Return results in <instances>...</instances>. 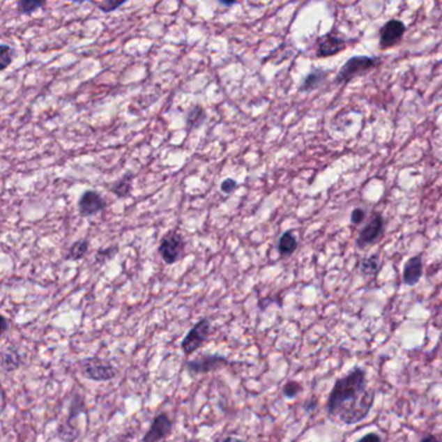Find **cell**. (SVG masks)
Here are the masks:
<instances>
[{
    "instance_id": "cell-16",
    "label": "cell",
    "mask_w": 442,
    "mask_h": 442,
    "mask_svg": "<svg viewBox=\"0 0 442 442\" xmlns=\"http://www.w3.org/2000/svg\"><path fill=\"white\" fill-rule=\"evenodd\" d=\"M297 247H298V241L292 231H286L277 241V252L282 257L292 256Z\"/></svg>"
},
{
    "instance_id": "cell-8",
    "label": "cell",
    "mask_w": 442,
    "mask_h": 442,
    "mask_svg": "<svg viewBox=\"0 0 442 442\" xmlns=\"http://www.w3.org/2000/svg\"><path fill=\"white\" fill-rule=\"evenodd\" d=\"M406 25L404 21L398 19H392L387 21L379 31V45L380 48L386 49L389 47L398 45L405 36Z\"/></svg>"
},
{
    "instance_id": "cell-4",
    "label": "cell",
    "mask_w": 442,
    "mask_h": 442,
    "mask_svg": "<svg viewBox=\"0 0 442 442\" xmlns=\"http://www.w3.org/2000/svg\"><path fill=\"white\" fill-rule=\"evenodd\" d=\"M212 332V322L208 317H204L200 321L195 323L194 327L185 333L183 340L181 342V348L185 357L192 356L197 350L200 349L208 340Z\"/></svg>"
},
{
    "instance_id": "cell-3",
    "label": "cell",
    "mask_w": 442,
    "mask_h": 442,
    "mask_svg": "<svg viewBox=\"0 0 442 442\" xmlns=\"http://www.w3.org/2000/svg\"><path fill=\"white\" fill-rule=\"evenodd\" d=\"M81 374L91 381H111L116 378L117 369L111 362L102 360L99 357H87L79 362Z\"/></svg>"
},
{
    "instance_id": "cell-28",
    "label": "cell",
    "mask_w": 442,
    "mask_h": 442,
    "mask_svg": "<svg viewBox=\"0 0 442 442\" xmlns=\"http://www.w3.org/2000/svg\"><path fill=\"white\" fill-rule=\"evenodd\" d=\"M236 188H238V182H236L235 179H232V178L224 179V181L222 182L221 190L222 192H224V194H232Z\"/></svg>"
},
{
    "instance_id": "cell-33",
    "label": "cell",
    "mask_w": 442,
    "mask_h": 442,
    "mask_svg": "<svg viewBox=\"0 0 442 442\" xmlns=\"http://www.w3.org/2000/svg\"><path fill=\"white\" fill-rule=\"evenodd\" d=\"M8 331V319L6 317H1V335Z\"/></svg>"
},
{
    "instance_id": "cell-34",
    "label": "cell",
    "mask_w": 442,
    "mask_h": 442,
    "mask_svg": "<svg viewBox=\"0 0 442 442\" xmlns=\"http://www.w3.org/2000/svg\"><path fill=\"white\" fill-rule=\"evenodd\" d=\"M220 4L221 6H224V7H231V6H235L236 4V1H220Z\"/></svg>"
},
{
    "instance_id": "cell-13",
    "label": "cell",
    "mask_w": 442,
    "mask_h": 442,
    "mask_svg": "<svg viewBox=\"0 0 442 442\" xmlns=\"http://www.w3.org/2000/svg\"><path fill=\"white\" fill-rule=\"evenodd\" d=\"M22 365V358L19 350L13 346H8L1 351V369L6 372L16 371Z\"/></svg>"
},
{
    "instance_id": "cell-30",
    "label": "cell",
    "mask_w": 442,
    "mask_h": 442,
    "mask_svg": "<svg viewBox=\"0 0 442 442\" xmlns=\"http://www.w3.org/2000/svg\"><path fill=\"white\" fill-rule=\"evenodd\" d=\"M318 406V398H310L306 401V404L304 405V410L306 413H312Z\"/></svg>"
},
{
    "instance_id": "cell-19",
    "label": "cell",
    "mask_w": 442,
    "mask_h": 442,
    "mask_svg": "<svg viewBox=\"0 0 442 442\" xmlns=\"http://www.w3.org/2000/svg\"><path fill=\"white\" fill-rule=\"evenodd\" d=\"M134 179L132 173H128L121 178L120 181H117L114 185H112L111 191L116 195L119 199H123L126 196H129L131 192V183Z\"/></svg>"
},
{
    "instance_id": "cell-29",
    "label": "cell",
    "mask_w": 442,
    "mask_h": 442,
    "mask_svg": "<svg viewBox=\"0 0 442 442\" xmlns=\"http://www.w3.org/2000/svg\"><path fill=\"white\" fill-rule=\"evenodd\" d=\"M357 442H381V439H380L378 433L371 432L365 434L363 437H360Z\"/></svg>"
},
{
    "instance_id": "cell-5",
    "label": "cell",
    "mask_w": 442,
    "mask_h": 442,
    "mask_svg": "<svg viewBox=\"0 0 442 442\" xmlns=\"http://www.w3.org/2000/svg\"><path fill=\"white\" fill-rule=\"evenodd\" d=\"M230 363V360L224 356L204 354L195 360H187L185 369L191 378H196V376L211 374L213 371H217L224 366H229Z\"/></svg>"
},
{
    "instance_id": "cell-2",
    "label": "cell",
    "mask_w": 442,
    "mask_h": 442,
    "mask_svg": "<svg viewBox=\"0 0 442 442\" xmlns=\"http://www.w3.org/2000/svg\"><path fill=\"white\" fill-rule=\"evenodd\" d=\"M380 65V59L375 56H353L345 64L341 66L339 73L335 78L336 84L349 83L351 79L362 77L374 70Z\"/></svg>"
},
{
    "instance_id": "cell-17",
    "label": "cell",
    "mask_w": 442,
    "mask_h": 442,
    "mask_svg": "<svg viewBox=\"0 0 442 442\" xmlns=\"http://www.w3.org/2000/svg\"><path fill=\"white\" fill-rule=\"evenodd\" d=\"M358 268L363 277H375L380 270V256L375 253L369 257L362 258L358 264Z\"/></svg>"
},
{
    "instance_id": "cell-21",
    "label": "cell",
    "mask_w": 442,
    "mask_h": 442,
    "mask_svg": "<svg viewBox=\"0 0 442 442\" xmlns=\"http://www.w3.org/2000/svg\"><path fill=\"white\" fill-rule=\"evenodd\" d=\"M86 413V404H84V399L79 395H75L70 402L69 406V413H68V420H72V422H77L78 416L84 414Z\"/></svg>"
},
{
    "instance_id": "cell-1",
    "label": "cell",
    "mask_w": 442,
    "mask_h": 442,
    "mask_svg": "<svg viewBox=\"0 0 442 442\" xmlns=\"http://www.w3.org/2000/svg\"><path fill=\"white\" fill-rule=\"evenodd\" d=\"M374 402L375 390L367 387L366 371L356 366L335 381L327 401V414L335 422L353 425L367 418Z\"/></svg>"
},
{
    "instance_id": "cell-20",
    "label": "cell",
    "mask_w": 442,
    "mask_h": 442,
    "mask_svg": "<svg viewBox=\"0 0 442 442\" xmlns=\"http://www.w3.org/2000/svg\"><path fill=\"white\" fill-rule=\"evenodd\" d=\"M89 252V241L86 239L77 240L73 245L69 248L65 259L66 261H78L84 257Z\"/></svg>"
},
{
    "instance_id": "cell-25",
    "label": "cell",
    "mask_w": 442,
    "mask_h": 442,
    "mask_svg": "<svg viewBox=\"0 0 442 442\" xmlns=\"http://www.w3.org/2000/svg\"><path fill=\"white\" fill-rule=\"evenodd\" d=\"M12 60H13V49L8 45L3 43L0 47V63H1L0 68H1V70H4L8 65H10Z\"/></svg>"
},
{
    "instance_id": "cell-10",
    "label": "cell",
    "mask_w": 442,
    "mask_h": 442,
    "mask_svg": "<svg viewBox=\"0 0 442 442\" xmlns=\"http://www.w3.org/2000/svg\"><path fill=\"white\" fill-rule=\"evenodd\" d=\"M348 40L336 33H327L317 39V56L330 57L345 49Z\"/></svg>"
},
{
    "instance_id": "cell-18",
    "label": "cell",
    "mask_w": 442,
    "mask_h": 442,
    "mask_svg": "<svg viewBox=\"0 0 442 442\" xmlns=\"http://www.w3.org/2000/svg\"><path fill=\"white\" fill-rule=\"evenodd\" d=\"M205 120H206V114H205L203 108L200 105H194L187 113V119H185L187 130L191 131V130L200 128Z\"/></svg>"
},
{
    "instance_id": "cell-15",
    "label": "cell",
    "mask_w": 442,
    "mask_h": 442,
    "mask_svg": "<svg viewBox=\"0 0 442 442\" xmlns=\"http://www.w3.org/2000/svg\"><path fill=\"white\" fill-rule=\"evenodd\" d=\"M327 74L328 73L323 69H315L313 72H310L305 77L304 81L301 83L300 91L301 93H312L314 90H317L326 81Z\"/></svg>"
},
{
    "instance_id": "cell-12",
    "label": "cell",
    "mask_w": 442,
    "mask_h": 442,
    "mask_svg": "<svg viewBox=\"0 0 442 442\" xmlns=\"http://www.w3.org/2000/svg\"><path fill=\"white\" fill-rule=\"evenodd\" d=\"M422 275H423V258L422 254H418L410 258L405 264L404 283L409 287L416 286Z\"/></svg>"
},
{
    "instance_id": "cell-26",
    "label": "cell",
    "mask_w": 442,
    "mask_h": 442,
    "mask_svg": "<svg viewBox=\"0 0 442 442\" xmlns=\"http://www.w3.org/2000/svg\"><path fill=\"white\" fill-rule=\"evenodd\" d=\"M99 10L104 12V13H109L112 10H116L117 8H120L121 6H123L125 4V1L123 0H120V1H114V0H105V1H102V3H93Z\"/></svg>"
},
{
    "instance_id": "cell-9",
    "label": "cell",
    "mask_w": 442,
    "mask_h": 442,
    "mask_svg": "<svg viewBox=\"0 0 442 442\" xmlns=\"http://www.w3.org/2000/svg\"><path fill=\"white\" fill-rule=\"evenodd\" d=\"M173 432V422L166 413L156 415L152 420L146 434L143 436L142 442H160L167 439Z\"/></svg>"
},
{
    "instance_id": "cell-14",
    "label": "cell",
    "mask_w": 442,
    "mask_h": 442,
    "mask_svg": "<svg viewBox=\"0 0 442 442\" xmlns=\"http://www.w3.org/2000/svg\"><path fill=\"white\" fill-rule=\"evenodd\" d=\"M81 436L77 422L65 420L56 428V437L63 442H74Z\"/></svg>"
},
{
    "instance_id": "cell-11",
    "label": "cell",
    "mask_w": 442,
    "mask_h": 442,
    "mask_svg": "<svg viewBox=\"0 0 442 442\" xmlns=\"http://www.w3.org/2000/svg\"><path fill=\"white\" fill-rule=\"evenodd\" d=\"M105 208V200L96 191H86L78 200V212L82 217H91Z\"/></svg>"
},
{
    "instance_id": "cell-27",
    "label": "cell",
    "mask_w": 442,
    "mask_h": 442,
    "mask_svg": "<svg viewBox=\"0 0 442 442\" xmlns=\"http://www.w3.org/2000/svg\"><path fill=\"white\" fill-rule=\"evenodd\" d=\"M366 218V211H363L362 208H356L351 214H350V222L356 226L360 224Z\"/></svg>"
},
{
    "instance_id": "cell-7",
    "label": "cell",
    "mask_w": 442,
    "mask_h": 442,
    "mask_svg": "<svg viewBox=\"0 0 442 442\" xmlns=\"http://www.w3.org/2000/svg\"><path fill=\"white\" fill-rule=\"evenodd\" d=\"M384 227L386 223L383 215L380 213H375L369 223H366L365 227L360 229L357 238V247L360 249H366L378 243L384 234Z\"/></svg>"
},
{
    "instance_id": "cell-31",
    "label": "cell",
    "mask_w": 442,
    "mask_h": 442,
    "mask_svg": "<svg viewBox=\"0 0 442 442\" xmlns=\"http://www.w3.org/2000/svg\"><path fill=\"white\" fill-rule=\"evenodd\" d=\"M215 442H247L244 439H241L239 436H224V437H220V439H217Z\"/></svg>"
},
{
    "instance_id": "cell-23",
    "label": "cell",
    "mask_w": 442,
    "mask_h": 442,
    "mask_svg": "<svg viewBox=\"0 0 442 442\" xmlns=\"http://www.w3.org/2000/svg\"><path fill=\"white\" fill-rule=\"evenodd\" d=\"M119 252V247L117 245H111L108 248H100L96 252V256H95V261L98 264H104L107 261H109L112 258L114 257V254Z\"/></svg>"
},
{
    "instance_id": "cell-24",
    "label": "cell",
    "mask_w": 442,
    "mask_h": 442,
    "mask_svg": "<svg viewBox=\"0 0 442 442\" xmlns=\"http://www.w3.org/2000/svg\"><path fill=\"white\" fill-rule=\"evenodd\" d=\"M301 392H303V387H301V384H300V383H297L295 380L288 381L286 386L283 387V395H284L286 398H289V399L296 398V397L298 396Z\"/></svg>"
},
{
    "instance_id": "cell-32",
    "label": "cell",
    "mask_w": 442,
    "mask_h": 442,
    "mask_svg": "<svg viewBox=\"0 0 442 442\" xmlns=\"http://www.w3.org/2000/svg\"><path fill=\"white\" fill-rule=\"evenodd\" d=\"M419 442H442L440 439H437L436 436H433V434H427V436H424L423 439L420 440Z\"/></svg>"
},
{
    "instance_id": "cell-6",
    "label": "cell",
    "mask_w": 442,
    "mask_h": 442,
    "mask_svg": "<svg viewBox=\"0 0 442 442\" xmlns=\"http://www.w3.org/2000/svg\"><path fill=\"white\" fill-rule=\"evenodd\" d=\"M185 249V240L182 235L176 231H170L166 234L158 245V254L162 258L166 265L175 264Z\"/></svg>"
},
{
    "instance_id": "cell-22",
    "label": "cell",
    "mask_w": 442,
    "mask_h": 442,
    "mask_svg": "<svg viewBox=\"0 0 442 442\" xmlns=\"http://www.w3.org/2000/svg\"><path fill=\"white\" fill-rule=\"evenodd\" d=\"M45 1H36V0H21L17 3V10L21 15H30L33 12L45 7Z\"/></svg>"
}]
</instances>
